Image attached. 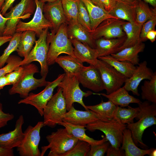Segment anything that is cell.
I'll use <instances>...</instances> for the list:
<instances>
[{"mask_svg": "<svg viewBox=\"0 0 156 156\" xmlns=\"http://www.w3.org/2000/svg\"><path fill=\"white\" fill-rule=\"evenodd\" d=\"M38 71L28 72L23 75L9 90L10 95L18 94L23 99L27 96L29 92L38 87L45 86L49 82L46 80L47 76L42 77L40 79L35 78L34 75Z\"/></svg>", "mask_w": 156, "mask_h": 156, "instance_id": "12", "label": "cell"}, {"mask_svg": "<svg viewBox=\"0 0 156 156\" xmlns=\"http://www.w3.org/2000/svg\"><path fill=\"white\" fill-rule=\"evenodd\" d=\"M127 108L116 106L114 118L123 124L128 125L134 122V119L137 117L140 109L138 106L132 107L128 106Z\"/></svg>", "mask_w": 156, "mask_h": 156, "instance_id": "34", "label": "cell"}, {"mask_svg": "<svg viewBox=\"0 0 156 156\" xmlns=\"http://www.w3.org/2000/svg\"><path fill=\"white\" fill-rule=\"evenodd\" d=\"M107 156H124L125 152L120 148H116L111 145L109 146L106 153Z\"/></svg>", "mask_w": 156, "mask_h": 156, "instance_id": "46", "label": "cell"}, {"mask_svg": "<svg viewBox=\"0 0 156 156\" xmlns=\"http://www.w3.org/2000/svg\"><path fill=\"white\" fill-rule=\"evenodd\" d=\"M142 26V25L135 22L130 23L126 21L123 25L122 28L126 38L123 44L119 49L118 52L141 42L140 36Z\"/></svg>", "mask_w": 156, "mask_h": 156, "instance_id": "28", "label": "cell"}, {"mask_svg": "<svg viewBox=\"0 0 156 156\" xmlns=\"http://www.w3.org/2000/svg\"><path fill=\"white\" fill-rule=\"evenodd\" d=\"M78 22L90 33L92 32L90 17L84 4L79 0L78 5L77 15Z\"/></svg>", "mask_w": 156, "mask_h": 156, "instance_id": "41", "label": "cell"}, {"mask_svg": "<svg viewBox=\"0 0 156 156\" xmlns=\"http://www.w3.org/2000/svg\"><path fill=\"white\" fill-rule=\"evenodd\" d=\"M10 85L5 75L0 77V90L6 86Z\"/></svg>", "mask_w": 156, "mask_h": 156, "instance_id": "52", "label": "cell"}, {"mask_svg": "<svg viewBox=\"0 0 156 156\" xmlns=\"http://www.w3.org/2000/svg\"><path fill=\"white\" fill-rule=\"evenodd\" d=\"M13 149H7L0 147V156H14Z\"/></svg>", "mask_w": 156, "mask_h": 156, "instance_id": "50", "label": "cell"}, {"mask_svg": "<svg viewBox=\"0 0 156 156\" xmlns=\"http://www.w3.org/2000/svg\"><path fill=\"white\" fill-rule=\"evenodd\" d=\"M138 1L142 0L145 2L148 3L154 8L156 7V0H137Z\"/></svg>", "mask_w": 156, "mask_h": 156, "instance_id": "54", "label": "cell"}, {"mask_svg": "<svg viewBox=\"0 0 156 156\" xmlns=\"http://www.w3.org/2000/svg\"><path fill=\"white\" fill-rule=\"evenodd\" d=\"M34 0L36 8L33 18L28 22L19 21L16 25L15 32L32 31L39 37L44 29L47 28L52 29V26L43 14V8L44 3L39 0Z\"/></svg>", "mask_w": 156, "mask_h": 156, "instance_id": "13", "label": "cell"}, {"mask_svg": "<svg viewBox=\"0 0 156 156\" xmlns=\"http://www.w3.org/2000/svg\"><path fill=\"white\" fill-rule=\"evenodd\" d=\"M120 1L131 4H135L138 1L137 0H118Z\"/></svg>", "mask_w": 156, "mask_h": 156, "instance_id": "55", "label": "cell"}, {"mask_svg": "<svg viewBox=\"0 0 156 156\" xmlns=\"http://www.w3.org/2000/svg\"><path fill=\"white\" fill-rule=\"evenodd\" d=\"M65 75V73L59 75L55 80L49 82L41 92L38 94L29 93L27 96L20 100L18 103L28 104L34 106L40 116H43L44 109L52 97L54 89L58 86Z\"/></svg>", "mask_w": 156, "mask_h": 156, "instance_id": "10", "label": "cell"}, {"mask_svg": "<svg viewBox=\"0 0 156 156\" xmlns=\"http://www.w3.org/2000/svg\"><path fill=\"white\" fill-rule=\"evenodd\" d=\"M121 148L124 151L125 156H144L149 155L154 149H142L134 143L130 129H126L123 133L122 142Z\"/></svg>", "mask_w": 156, "mask_h": 156, "instance_id": "26", "label": "cell"}, {"mask_svg": "<svg viewBox=\"0 0 156 156\" xmlns=\"http://www.w3.org/2000/svg\"><path fill=\"white\" fill-rule=\"evenodd\" d=\"M12 36L11 35L6 36H0V47L5 43L9 42Z\"/></svg>", "mask_w": 156, "mask_h": 156, "instance_id": "53", "label": "cell"}, {"mask_svg": "<svg viewBox=\"0 0 156 156\" xmlns=\"http://www.w3.org/2000/svg\"><path fill=\"white\" fill-rule=\"evenodd\" d=\"M68 25L67 33L70 38L75 39L96 49L95 40L92 38L90 33L78 22L70 23Z\"/></svg>", "mask_w": 156, "mask_h": 156, "instance_id": "24", "label": "cell"}, {"mask_svg": "<svg viewBox=\"0 0 156 156\" xmlns=\"http://www.w3.org/2000/svg\"><path fill=\"white\" fill-rule=\"evenodd\" d=\"M147 40H149L151 42L155 41L156 38V31L155 30L149 31L146 36Z\"/></svg>", "mask_w": 156, "mask_h": 156, "instance_id": "51", "label": "cell"}, {"mask_svg": "<svg viewBox=\"0 0 156 156\" xmlns=\"http://www.w3.org/2000/svg\"><path fill=\"white\" fill-rule=\"evenodd\" d=\"M42 2L45 3L46 2L51 3L55 2L58 0H39Z\"/></svg>", "mask_w": 156, "mask_h": 156, "instance_id": "58", "label": "cell"}, {"mask_svg": "<svg viewBox=\"0 0 156 156\" xmlns=\"http://www.w3.org/2000/svg\"><path fill=\"white\" fill-rule=\"evenodd\" d=\"M24 123L23 116L21 115L17 120L13 130L0 134V147L12 149L20 145L24 137L22 126Z\"/></svg>", "mask_w": 156, "mask_h": 156, "instance_id": "19", "label": "cell"}, {"mask_svg": "<svg viewBox=\"0 0 156 156\" xmlns=\"http://www.w3.org/2000/svg\"><path fill=\"white\" fill-rule=\"evenodd\" d=\"M44 126L43 121H39L34 126H28L23 132L24 137L17 151L20 156H41L39 149L40 132Z\"/></svg>", "mask_w": 156, "mask_h": 156, "instance_id": "9", "label": "cell"}, {"mask_svg": "<svg viewBox=\"0 0 156 156\" xmlns=\"http://www.w3.org/2000/svg\"><path fill=\"white\" fill-rule=\"evenodd\" d=\"M127 126V124L122 123L114 118L107 121H96L87 125L86 127L91 132L96 130L102 132L111 145L119 148L122 144L123 131Z\"/></svg>", "mask_w": 156, "mask_h": 156, "instance_id": "4", "label": "cell"}, {"mask_svg": "<svg viewBox=\"0 0 156 156\" xmlns=\"http://www.w3.org/2000/svg\"><path fill=\"white\" fill-rule=\"evenodd\" d=\"M67 25V24H63L55 34L51 32L47 34V42L49 50L47 61L48 66L53 64L56 59L61 54H66L75 57L74 48L68 34Z\"/></svg>", "mask_w": 156, "mask_h": 156, "instance_id": "2", "label": "cell"}, {"mask_svg": "<svg viewBox=\"0 0 156 156\" xmlns=\"http://www.w3.org/2000/svg\"><path fill=\"white\" fill-rule=\"evenodd\" d=\"M104 8L109 12L114 9L116 5V0H100Z\"/></svg>", "mask_w": 156, "mask_h": 156, "instance_id": "47", "label": "cell"}, {"mask_svg": "<svg viewBox=\"0 0 156 156\" xmlns=\"http://www.w3.org/2000/svg\"><path fill=\"white\" fill-rule=\"evenodd\" d=\"M135 22L142 25L145 22L156 15V8H151L146 3L140 0L138 1L135 5Z\"/></svg>", "mask_w": 156, "mask_h": 156, "instance_id": "33", "label": "cell"}, {"mask_svg": "<svg viewBox=\"0 0 156 156\" xmlns=\"http://www.w3.org/2000/svg\"><path fill=\"white\" fill-rule=\"evenodd\" d=\"M156 149L154 148L152 151L148 155L150 156H156Z\"/></svg>", "mask_w": 156, "mask_h": 156, "instance_id": "57", "label": "cell"}, {"mask_svg": "<svg viewBox=\"0 0 156 156\" xmlns=\"http://www.w3.org/2000/svg\"><path fill=\"white\" fill-rule=\"evenodd\" d=\"M74 46L75 57L82 63L95 66L98 60L96 49L73 38H70Z\"/></svg>", "mask_w": 156, "mask_h": 156, "instance_id": "20", "label": "cell"}, {"mask_svg": "<svg viewBox=\"0 0 156 156\" xmlns=\"http://www.w3.org/2000/svg\"><path fill=\"white\" fill-rule=\"evenodd\" d=\"M67 111L62 89L58 87L57 92L53 95L44 109L43 115L44 126L55 127L63 121V116Z\"/></svg>", "mask_w": 156, "mask_h": 156, "instance_id": "6", "label": "cell"}, {"mask_svg": "<svg viewBox=\"0 0 156 156\" xmlns=\"http://www.w3.org/2000/svg\"><path fill=\"white\" fill-rule=\"evenodd\" d=\"M145 47V44L140 42L111 55L118 60L127 61L134 65H138L140 61L138 54L144 51Z\"/></svg>", "mask_w": 156, "mask_h": 156, "instance_id": "25", "label": "cell"}, {"mask_svg": "<svg viewBox=\"0 0 156 156\" xmlns=\"http://www.w3.org/2000/svg\"><path fill=\"white\" fill-rule=\"evenodd\" d=\"M126 22L119 18H109L102 21L90 33L94 40L103 37L110 39L121 38L126 36L122 26Z\"/></svg>", "mask_w": 156, "mask_h": 156, "instance_id": "14", "label": "cell"}, {"mask_svg": "<svg viewBox=\"0 0 156 156\" xmlns=\"http://www.w3.org/2000/svg\"><path fill=\"white\" fill-rule=\"evenodd\" d=\"M36 7L34 0H21L10 11L4 15L8 19L5 25L3 36H12L15 33L16 25L20 19L29 18Z\"/></svg>", "mask_w": 156, "mask_h": 156, "instance_id": "7", "label": "cell"}, {"mask_svg": "<svg viewBox=\"0 0 156 156\" xmlns=\"http://www.w3.org/2000/svg\"><path fill=\"white\" fill-rule=\"evenodd\" d=\"M33 71L39 72L38 67L32 63L20 66L17 69L5 75L10 85H14L27 73Z\"/></svg>", "mask_w": 156, "mask_h": 156, "instance_id": "38", "label": "cell"}, {"mask_svg": "<svg viewBox=\"0 0 156 156\" xmlns=\"http://www.w3.org/2000/svg\"><path fill=\"white\" fill-rule=\"evenodd\" d=\"M43 12L45 18L52 25L51 32L55 34L60 25L68 24L63 8L61 0L53 2H48L44 5Z\"/></svg>", "mask_w": 156, "mask_h": 156, "instance_id": "18", "label": "cell"}, {"mask_svg": "<svg viewBox=\"0 0 156 156\" xmlns=\"http://www.w3.org/2000/svg\"><path fill=\"white\" fill-rule=\"evenodd\" d=\"M22 60L19 57L10 55L6 61L7 65L0 68V77L17 69L20 66V63Z\"/></svg>", "mask_w": 156, "mask_h": 156, "instance_id": "42", "label": "cell"}, {"mask_svg": "<svg viewBox=\"0 0 156 156\" xmlns=\"http://www.w3.org/2000/svg\"><path fill=\"white\" fill-rule=\"evenodd\" d=\"M76 76L79 83L84 88L96 92L104 90L100 73L95 66H84Z\"/></svg>", "mask_w": 156, "mask_h": 156, "instance_id": "15", "label": "cell"}, {"mask_svg": "<svg viewBox=\"0 0 156 156\" xmlns=\"http://www.w3.org/2000/svg\"><path fill=\"white\" fill-rule=\"evenodd\" d=\"M126 36L121 38L107 39L102 37L95 40L98 57L115 53L122 45Z\"/></svg>", "mask_w": 156, "mask_h": 156, "instance_id": "21", "label": "cell"}, {"mask_svg": "<svg viewBox=\"0 0 156 156\" xmlns=\"http://www.w3.org/2000/svg\"><path fill=\"white\" fill-rule=\"evenodd\" d=\"M107 98L116 106L124 107H128L130 103L139 104L141 101L140 99L130 95L124 86L121 87L114 92L107 94L104 93H96Z\"/></svg>", "mask_w": 156, "mask_h": 156, "instance_id": "23", "label": "cell"}, {"mask_svg": "<svg viewBox=\"0 0 156 156\" xmlns=\"http://www.w3.org/2000/svg\"><path fill=\"white\" fill-rule=\"evenodd\" d=\"M66 74L77 75L84 66L83 63L76 58L68 55L59 56L55 60Z\"/></svg>", "mask_w": 156, "mask_h": 156, "instance_id": "30", "label": "cell"}, {"mask_svg": "<svg viewBox=\"0 0 156 156\" xmlns=\"http://www.w3.org/2000/svg\"><path fill=\"white\" fill-rule=\"evenodd\" d=\"M79 83L77 77L73 75L66 74L58 85L62 89L63 95L65 99L67 111L73 105L74 103H77L83 107L86 110H88L84 104L83 98L93 93L91 91L84 92L80 89Z\"/></svg>", "mask_w": 156, "mask_h": 156, "instance_id": "5", "label": "cell"}, {"mask_svg": "<svg viewBox=\"0 0 156 156\" xmlns=\"http://www.w3.org/2000/svg\"><path fill=\"white\" fill-rule=\"evenodd\" d=\"M90 148L91 145L88 142L78 140L71 149L61 156H88Z\"/></svg>", "mask_w": 156, "mask_h": 156, "instance_id": "40", "label": "cell"}, {"mask_svg": "<svg viewBox=\"0 0 156 156\" xmlns=\"http://www.w3.org/2000/svg\"><path fill=\"white\" fill-rule=\"evenodd\" d=\"M5 0H0V10Z\"/></svg>", "mask_w": 156, "mask_h": 156, "instance_id": "59", "label": "cell"}, {"mask_svg": "<svg viewBox=\"0 0 156 156\" xmlns=\"http://www.w3.org/2000/svg\"><path fill=\"white\" fill-rule=\"evenodd\" d=\"M48 29L49 28H47L43 30L27 56L22 60L20 63L21 66L29 64L33 61L38 62L40 66L42 77L47 76L49 71L47 61L49 46L47 42Z\"/></svg>", "mask_w": 156, "mask_h": 156, "instance_id": "8", "label": "cell"}, {"mask_svg": "<svg viewBox=\"0 0 156 156\" xmlns=\"http://www.w3.org/2000/svg\"><path fill=\"white\" fill-rule=\"evenodd\" d=\"M109 120L90 109L85 111L77 110L73 105L63 117V121L75 125L85 126L97 121H107Z\"/></svg>", "mask_w": 156, "mask_h": 156, "instance_id": "16", "label": "cell"}, {"mask_svg": "<svg viewBox=\"0 0 156 156\" xmlns=\"http://www.w3.org/2000/svg\"><path fill=\"white\" fill-rule=\"evenodd\" d=\"M98 58L112 66L127 78L131 76L136 67L130 62L118 60L111 55L100 57Z\"/></svg>", "mask_w": 156, "mask_h": 156, "instance_id": "31", "label": "cell"}, {"mask_svg": "<svg viewBox=\"0 0 156 156\" xmlns=\"http://www.w3.org/2000/svg\"><path fill=\"white\" fill-rule=\"evenodd\" d=\"M146 101L138 104L140 110L135 118L138 121L127 125V128L131 132L133 140L137 146L148 149L144 143L142 137L144 131L148 128L156 124V104Z\"/></svg>", "mask_w": 156, "mask_h": 156, "instance_id": "1", "label": "cell"}, {"mask_svg": "<svg viewBox=\"0 0 156 156\" xmlns=\"http://www.w3.org/2000/svg\"><path fill=\"white\" fill-rule=\"evenodd\" d=\"M15 0H5L1 8L0 12L3 16H4L7 11L11 7Z\"/></svg>", "mask_w": 156, "mask_h": 156, "instance_id": "48", "label": "cell"}, {"mask_svg": "<svg viewBox=\"0 0 156 156\" xmlns=\"http://www.w3.org/2000/svg\"><path fill=\"white\" fill-rule=\"evenodd\" d=\"M156 25V15L142 25L140 36V41L142 42L147 40L146 35L150 31L155 30Z\"/></svg>", "mask_w": 156, "mask_h": 156, "instance_id": "43", "label": "cell"}, {"mask_svg": "<svg viewBox=\"0 0 156 156\" xmlns=\"http://www.w3.org/2000/svg\"><path fill=\"white\" fill-rule=\"evenodd\" d=\"M36 33L30 30L22 32L16 51L21 57L26 58L33 47L36 41Z\"/></svg>", "mask_w": 156, "mask_h": 156, "instance_id": "32", "label": "cell"}, {"mask_svg": "<svg viewBox=\"0 0 156 156\" xmlns=\"http://www.w3.org/2000/svg\"><path fill=\"white\" fill-rule=\"evenodd\" d=\"M81 0L88 12L90 19L92 32L105 20L109 18H118L111 15L104 9L96 5L91 0Z\"/></svg>", "mask_w": 156, "mask_h": 156, "instance_id": "22", "label": "cell"}, {"mask_svg": "<svg viewBox=\"0 0 156 156\" xmlns=\"http://www.w3.org/2000/svg\"><path fill=\"white\" fill-rule=\"evenodd\" d=\"M79 0H61L64 13L68 24L78 22L77 15Z\"/></svg>", "mask_w": 156, "mask_h": 156, "instance_id": "37", "label": "cell"}, {"mask_svg": "<svg viewBox=\"0 0 156 156\" xmlns=\"http://www.w3.org/2000/svg\"><path fill=\"white\" fill-rule=\"evenodd\" d=\"M96 5L98 6L103 9L104 7L100 0H91Z\"/></svg>", "mask_w": 156, "mask_h": 156, "instance_id": "56", "label": "cell"}, {"mask_svg": "<svg viewBox=\"0 0 156 156\" xmlns=\"http://www.w3.org/2000/svg\"><path fill=\"white\" fill-rule=\"evenodd\" d=\"M58 125L63 126L68 132L78 140L83 141L89 143L91 146L101 144L108 141L105 136L101 140H96L87 135L85 131V126L75 125L67 122L62 121Z\"/></svg>", "mask_w": 156, "mask_h": 156, "instance_id": "27", "label": "cell"}, {"mask_svg": "<svg viewBox=\"0 0 156 156\" xmlns=\"http://www.w3.org/2000/svg\"><path fill=\"white\" fill-rule=\"evenodd\" d=\"M116 106L108 100L104 102L102 100L98 104L86 106L87 108L108 119L114 118Z\"/></svg>", "mask_w": 156, "mask_h": 156, "instance_id": "36", "label": "cell"}, {"mask_svg": "<svg viewBox=\"0 0 156 156\" xmlns=\"http://www.w3.org/2000/svg\"><path fill=\"white\" fill-rule=\"evenodd\" d=\"M22 33V32H16L13 35L9 45L0 56V68L4 66L11 54L13 52L16 51Z\"/></svg>", "mask_w": 156, "mask_h": 156, "instance_id": "39", "label": "cell"}, {"mask_svg": "<svg viewBox=\"0 0 156 156\" xmlns=\"http://www.w3.org/2000/svg\"><path fill=\"white\" fill-rule=\"evenodd\" d=\"M141 98L152 103L156 104V73L150 80H146L141 86Z\"/></svg>", "mask_w": 156, "mask_h": 156, "instance_id": "35", "label": "cell"}, {"mask_svg": "<svg viewBox=\"0 0 156 156\" xmlns=\"http://www.w3.org/2000/svg\"><path fill=\"white\" fill-rule=\"evenodd\" d=\"M135 5L116 0L115 7L109 13L112 16L119 19L130 23L134 22L136 19Z\"/></svg>", "mask_w": 156, "mask_h": 156, "instance_id": "29", "label": "cell"}, {"mask_svg": "<svg viewBox=\"0 0 156 156\" xmlns=\"http://www.w3.org/2000/svg\"><path fill=\"white\" fill-rule=\"evenodd\" d=\"M8 18L3 17L0 12V36H2L6 23Z\"/></svg>", "mask_w": 156, "mask_h": 156, "instance_id": "49", "label": "cell"}, {"mask_svg": "<svg viewBox=\"0 0 156 156\" xmlns=\"http://www.w3.org/2000/svg\"><path fill=\"white\" fill-rule=\"evenodd\" d=\"M46 139L49 144L41 147V156L49 149L48 156H61L71 149L78 140L69 133L66 129L60 128L47 135Z\"/></svg>", "mask_w": 156, "mask_h": 156, "instance_id": "3", "label": "cell"}, {"mask_svg": "<svg viewBox=\"0 0 156 156\" xmlns=\"http://www.w3.org/2000/svg\"><path fill=\"white\" fill-rule=\"evenodd\" d=\"M95 66L100 73L107 94L121 87L127 79L112 66L98 59Z\"/></svg>", "mask_w": 156, "mask_h": 156, "instance_id": "11", "label": "cell"}, {"mask_svg": "<svg viewBox=\"0 0 156 156\" xmlns=\"http://www.w3.org/2000/svg\"><path fill=\"white\" fill-rule=\"evenodd\" d=\"M110 143L106 141L101 144L91 146L88 156H103L107 152Z\"/></svg>", "mask_w": 156, "mask_h": 156, "instance_id": "44", "label": "cell"}, {"mask_svg": "<svg viewBox=\"0 0 156 156\" xmlns=\"http://www.w3.org/2000/svg\"><path fill=\"white\" fill-rule=\"evenodd\" d=\"M14 118V115L13 114L3 112L2 104L0 102V129L6 125L8 122Z\"/></svg>", "mask_w": 156, "mask_h": 156, "instance_id": "45", "label": "cell"}, {"mask_svg": "<svg viewBox=\"0 0 156 156\" xmlns=\"http://www.w3.org/2000/svg\"><path fill=\"white\" fill-rule=\"evenodd\" d=\"M154 72L147 66V62L144 61L139 63L131 76L127 78L124 87L128 91H131L134 95L139 96L138 88L141 82L144 80H150Z\"/></svg>", "mask_w": 156, "mask_h": 156, "instance_id": "17", "label": "cell"}]
</instances>
